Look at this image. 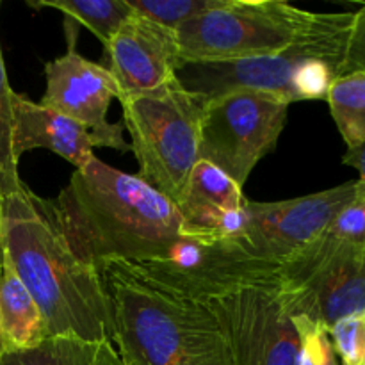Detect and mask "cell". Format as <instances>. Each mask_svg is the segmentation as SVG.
<instances>
[{
  "label": "cell",
  "instance_id": "18",
  "mask_svg": "<svg viewBox=\"0 0 365 365\" xmlns=\"http://www.w3.org/2000/svg\"><path fill=\"white\" fill-rule=\"evenodd\" d=\"M327 102L348 148L365 143V71L342 73L331 84Z\"/></svg>",
  "mask_w": 365,
  "mask_h": 365
},
{
  "label": "cell",
  "instance_id": "9",
  "mask_svg": "<svg viewBox=\"0 0 365 365\" xmlns=\"http://www.w3.org/2000/svg\"><path fill=\"white\" fill-rule=\"evenodd\" d=\"M46 89L39 103L57 110L110 143V148L128 152L123 123H109L107 113L113 100L120 98V86L103 64L93 63L68 46V52L45 63Z\"/></svg>",
  "mask_w": 365,
  "mask_h": 365
},
{
  "label": "cell",
  "instance_id": "14",
  "mask_svg": "<svg viewBox=\"0 0 365 365\" xmlns=\"http://www.w3.org/2000/svg\"><path fill=\"white\" fill-rule=\"evenodd\" d=\"M45 339V317L13 267L0 257V353L31 349Z\"/></svg>",
  "mask_w": 365,
  "mask_h": 365
},
{
  "label": "cell",
  "instance_id": "7",
  "mask_svg": "<svg viewBox=\"0 0 365 365\" xmlns=\"http://www.w3.org/2000/svg\"><path fill=\"white\" fill-rule=\"evenodd\" d=\"M289 106L280 96L250 89L207 100L198 160L210 163L242 187L257 164L277 148Z\"/></svg>",
  "mask_w": 365,
  "mask_h": 365
},
{
  "label": "cell",
  "instance_id": "19",
  "mask_svg": "<svg viewBox=\"0 0 365 365\" xmlns=\"http://www.w3.org/2000/svg\"><path fill=\"white\" fill-rule=\"evenodd\" d=\"M14 91L7 78L6 63L0 48V198L24 187L18 175V159L14 155Z\"/></svg>",
  "mask_w": 365,
  "mask_h": 365
},
{
  "label": "cell",
  "instance_id": "22",
  "mask_svg": "<svg viewBox=\"0 0 365 365\" xmlns=\"http://www.w3.org/2000/svg\"><path fill=\"white\" fill-rule=\"evenodd\" d=\"M335 353L344 365H365V312L351 314L328 330Z\"/></svg>",
  "mask_w": 365,
  "mask_h": 365
},
{
  "label": "cell",
  "instance_id": "10",
  "mask_svg": "<svg viewBox=\"0 0 365 365\" xmlns=\"http://www.w3.org/2000/svg\"><path fill=\"white\" fill-rule=\"evenodd\" d=\"M106 53L120 96L155 91L177 81L178 68L184 63L177 32L138 13L118 29Z\"/></svg>",
  "mask_w": 365,
  "mask_h": 365
},
{
  "label": "cell",
  "instance_id": "4",
  "mask_svg": "<svg viewBox=\"0 0 365 365\" xmlns=\"http://www.w3.org/2000/svg\"><path fill=\"white\" fill-rule=\"evenodd\" d=\"M121 123L141 178L177 203L198 163L200 127L207 98L173 81L141 95L120 96Z\"/></svg>",
  "mask_w": 365,
  "mask_h": 365
},
{
  "label": "cell",
  "instance_id": "13",
  "mask_svg": "<svg viewBox=\"0 0 365 365\" xmlns=\"http://www.w3.org/2000/svg\"><path fill=\"white\" fill-rule=\"evenodd\" d=\"M13 110L16 159L29 150L45 148L82 170L95 157L93 150L110 148V143L103 135L16 91Z\"/></svg>",
  "mask_w": 365,
  "mask_h": 365
},
{
  "label": "cell",
  "instance_id": "1",
  "mask_svg": "<svg viewBox=\"0 0 365 365\" xmlns=\"http://www.w3.org/2000/svg\"><path fill=\"white\" fill-rule=\"evenodd\" d=\"M38 203L71 252L96 271L109 262L166 260L185 239L170 198L96 157L73 171L56 200L38 196Z\"/></svg>",
  "mask_w": 365,
  "mask_h": 365
},
{
  "label": "cell",
  "instance_id": "17",
  "mask_svg": "<svg viewBox=\"0 0 365 365\" xmlns=\"http://www.w3.org/2000/svg\"><path fill=\"white\" fill-rule=\"evenodd\" d=\"M31 6L57 9L70 25L81 24L91 31L106 48L118 29L134 14L127 0H39Z\"/></svg>",
  "mask_w": 365,
  "mask_h": 365
},
{
  "label": "cell",
  "instance_id": "21",
  "mask_svg": "<svg viewBox=\"0 0 365 365\" xmlns=\"http://www.w3.org/2000/svg\"><path fill=\"white\" fill-rule=\"evenodd\" d=\"M299 335L298 365H339L328 328L307 316H292Z\"/></svg>",
  "mask_w": 365,
  "mask_h": 365
},
{
  "label": "cell",
  "instance_id": "24",
  "mask_svg": "<svg viewBox=\"0 0 365 365\" xmlns=\"http://www.w3.org/2000/svg\"><path fill=\"white\" fill-rule=\"evenodd\" d=\"M342 163L355 168V170L360 173L359 180L365 185V143L360 146H355V148L346 150L344 157H342Z\"/></svg>",
  "mask_w": 365,
  "mask_h": 365
},
{
  "label": "cell",
  "instance_id": "5",
  "mask_svg": "<svg viewBox=\"0 0 365 365\" xmlns=\"http://www.w3.org/2000/svg\"><path fill=\"white\" fill-rule=\"evenodd\" d=\"M355 11L316 13L312 24L284 52L227 63H182L177 81L187 91L210 100L227 93L250 89L294 102V81L302 66L327 59L344 66Z\"/></svg>",
  "mask_w": 365,
  "mask_h": 365
},
{
  "label": "cell",
  "instance_id": "12",
  "mask_svg": "<svg viewBox=\"0 0 365 365\" xmlns=\"http://www.w3.org/2000/svg\"><path fill=\"white\" fill-rule=\"evenodd\" d=\"M246 196L241 185L210 163L198 160L175 203L182 235L200 242H234L246 228Z\"/></svg>",
  "mask_w": 365,
  "mask_h": 365
},
{
  "label": "cell",
  "instance_id": "23",
  "mask_svg": "<svg viewBox=\"0 0 365 365\" xmlns=\"http://www.w3.org/2000/svg\"><path fill=\"white\" fill-rule=\"evenodd\" d=\"M355 70L365 71V4H362L359 11H355V21L348 45L346 73Z\"/></svg>",
  "mask_w": 365,
  "mask_h": 365
},
{
  "label": "cell",
  "instance_id": "20",
  "mask_svg": "<svg viewBox=\"0 0 365 365\" xmlns=\"http://www.w3.org/2000/svg\"><path fill=\"white\" fill-rule=\"evenodd\" d=\"M132 11L157 25L177 31L180 25L212 11L223 0H127Z\"/></svg>",
  "mask_w": 365,
  "mask_h": 365
},
{
  "label": "cell",
  "instance_id": "16",
  "mask_svg": "<svg viewBox=\"0 0 365 365\" xmlns=\"http://www.w3.org/2000/svg\"><path fill=\"white\" fill-rule=\"evenodd\" d=\"M0 365H125L113 342L48 337L31 349L0 353Z\"/></svg>",
  "mask_w": 365,
  "mask_h": 365
},
{
  "label": "cell",
  "instance_id": "11",
  "mask_svg": "<svg viewBox=\"0 0 365 365\" xmlns=\"http://www.w3.org/2000/svg\"><path fill=\"white\" fill-rule=\"evenodd\" d=\"M285 285L292 316H307L330 330L342 317L365 312V245L328 257Z\"/></svg>",
  "mask_w": 365,
  "mask_h": 365
},
{
  "label": "cell",
  "instance_id": "15",
  "mask_svg": "<svg viewBox=\"0 0 365 365\" xmlns=\"http://www.w3.org/2000/svg\"><path fill=\"white\" fill-rule=\"evenodd\" d=\"M365 245V189L362 195L349 203L330 227L312 242L280 266V274L287 280L307 273L328 257L346 250Z\"/></svg>",
  "mask_w": 365,
  "mask_h": 365
},
{
  "label": "cell",
  "instance_id": "8",
  "mask_svg": "<svg viewBox=\"0 0 365 365\" xmlns=\"http://www.w3.org/2000/svg\"><path fill=\"white\" fill-rule=\"evenodd\" d=\"M360 180L282 202H246V228L234 246L250 260L280 267L312 245L364 192Z\"/></svg>",
  "mask_w": 365,
  "mask_h": 365
},
{
  "label": "cell",
  "instance_id": "6",
  "mask_svg": "<svg viewBox=\"0 0 365 365\" xmlns=\"http://www.w3.org/2000/svg\"><path fill=\"white\" fill-rule=\"evenodd\" d=\"M314 16L280 0H223L175 32L184 63H227L284 52Z\"/></svg>",
  "mask_w": 365,
  "mask_h": 365
},
{
  "label": "cell",
  "instance_id": "2",
  "mask_svg": "<svg viewBox=\"0 0 365 365\" xmlns=\"http://www.w3.org/2000/svg\"><path fill=\"white\" fill-rule=\"evenodd\" d=\"M0 257L43 314L48 337L113 342V309L102 274L70 250L24 185L0 198Z\"/></svg>",
  "mask_w": 365,
  "mask_h": 365
},
{
  "label": "cell",
  "instance_id": "3",
  "mask_svg": "<svg viewBox=\"0 0 365 365\" xmlns=\"http://www.w3.org/2000/svg\"><path fill=\"white\" fill-rule=\"evenodd\" d=\"M98 273L125 365H232L223 327L202 299L139 264L109 262Z\"/></svg>",
  "mask_w": 365,
  "mask_h": 365
}]
</instances>
